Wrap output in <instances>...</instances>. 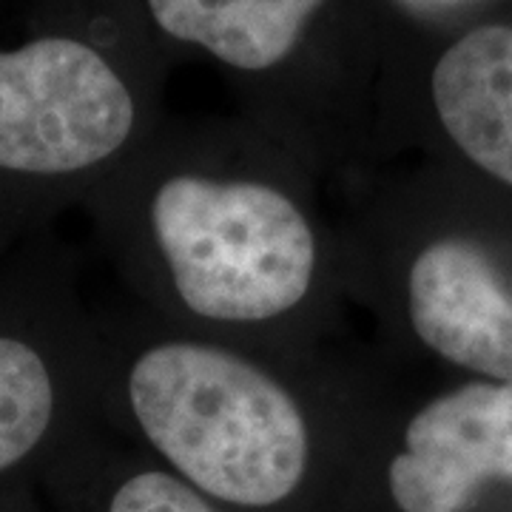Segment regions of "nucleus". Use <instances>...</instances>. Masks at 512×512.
Masks as SVG:
<instances>
[{
  "instance_id": "nucleus-5",
  "label": "nucleus",
  "mask_w": 512,
  "mask_h": 512,
  "mask_svg": "<svg viewBox=\"0 0 512 512\" xmlns=\"http://www.w3.org/2000/svg\"><path fill=\"white\" fill-rule=\"evenodd\" d=\"M410 319L444 359L512 384V299L478 245L441 239L416 256Z\"/></svg>"
},
{
  "instance_id": "nucleus-8",
  "label": "nucleus",
  "mask_w": 512,
  "mask_h": 512,
  "mask_svg": "<svg viewBox=\"0 0 512 512\" xmlns=\"http://www.w3.org/2000/svg\"><path fill=\"white\" fill-rule=\"evenodd\" d=\"M52 410L55 390L43 359L18 339H0V470L35 447Z\"/></svg>"
},
{
  "instance_id": "nucleus-4",
  "label": "nucleus",
  "mask_w": 512,
  "mask_h": 512,
  "mask_svg": "<svg viewBox=\"0 0 512 512\" xmlns=\"http://www.w3.org/2000/svg\"><path fill=\"white\" fill-rule=\"evenodd\" d=\"M487 478L512 481L507 382L467 384L419 410L390 464V493L402 512H461Z\"/></svg>"
},
{
  "instance_id": "nucleus-2",
  "label": "nucleus",
  "mask_w": 512,
  "mask_h": 512,
  "mask_svg": "<svg viewBox=\"0 0 512 512\" xmlns=\"http://www.w3.org/2000/svg\"><path fill=\"white\" fill-rule=\"evenodd\" d=\"M151 225L177 293L205 319H274L311 288V228L268 185L174 177L154 194Z\"/></svg>"
},
{
  "instance_id": "nucleus-7",
  "label": "nucleus",
  "mask_w": 512,
  "mask_h": 512,
  "mask_svg": "<svg viewBox=\"0 0 512 512\" xmlns=\"http://www.w3.org/2000/svg\"><path fill=\"white\" fill-rule=\"evenodd\" d=\"M322 0H148L160 29L245 72L291 55Z\"/></svg>"
},
{
  "instance_id": "nucleus-9",
  "label": "nucleus",
  "mask_w": 512,
  "mask_h": 512,
  "mask_svg": "<svg viewBox=\"0 0 512 512\" xmlns=\"http://www.w3.org/2000/svg\"><path fill=\"white\" fill-rule=\"evenodd\" d=\"M109 512H214L183 481L165 473H143L126 481Z\"/></svg>"
},
{
  "instance_id": "nucleus-3",
  "label": "nucleus",
  "mask_w": 512,
  "mask_h": 512,
  "mask_svg": "<svg viewBox=\"0 0 512 512\" xmlns=\"http://www.w3.org/2000/svg\"><path fill=\"white\" fill-rule=\"evenodd\" d=\"M131 126L126 83L92 46L46 37L0 52V168L80 171L111 157Z\"/></svg>"
},
{
  "instance_id": "nucleus-6",
  "label": "nucleus",
  "mask_w": 512,
  "mask_h": 512,
  "mask_svg": "<svg viewBox=\"0 0 512 512\" xmlns=\"http://www.w3.org/2000/svg\"><path fill=\"white\" fill-rule=\"evenodd\" d=\"M433 100L456 146L512 185V26H481L441 55Z\"/></svg>"
},
{
  "instance_id": "nucleus-1",
  "label": "nucleus",
  "mask_w": 512,
  "mask_h": 512,
  "mask_svg": "<svg viewBox=\"0 0 512 512\" xmlns=\"http://www.w3.org/2000/svg\"><path fill=\"white\" fill-rule=\"evenodd\" d=\"M134 416L188 481L222 501L271 507L305 476L308 427L291 393L205 345H160L128 379Z\"/></svg>"
}]
</instances>
